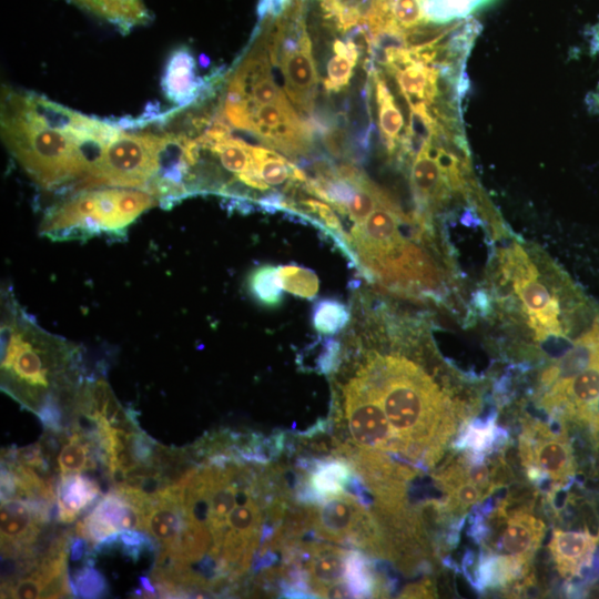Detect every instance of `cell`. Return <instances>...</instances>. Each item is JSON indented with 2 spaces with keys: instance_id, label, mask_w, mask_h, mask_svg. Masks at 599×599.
I'll use <instances>...</instances> for the list:
<instances>
[{
  "instance_id": "obj_1",
  "label": "cell",
  "mask_w": 599,
  "mask_h": 599,
  "mask_svg": "<svg viewBox=\"0 0 599 599\" xmlns=\"http://www.w3.org/2000/svg\"><path fill=\"white\" fill-rule=\"evenodd\" d=\"M343 329L339 367L383 409L398 456L412 463H435L453 434V403L414 361L384 353L362 312L353 304Z\"/></svg>"
},
{
  "instance_id": "obj_2",
  "label": "cell",
  "mask_w": 599,
  "mask_h": 599,
  "mask_svg": "<svg viewBox=\"0 0 599 599\" xmlns=\"http://www.w3.org/2000/svg\"><path fill=\"white\" fill-rule=\"evenodd\" d=\"M119 128L35 93L10 88L2 91V141L23 171L45 191L82 190Z\"/></svg>"
},
{
  "instance_id": "obj_3",
  "label": "cell",
  "mask_w": 599,
  "mask_h": 599,
  "mask_svg": "<svg viewBox=\"0 0 599 599\" xmlns=\"http://www.w3.org/2000/svg\"><path fill=\"white\" fill-rule=\"evenodd\" d=\"M2 308V390L34 414L50 397L71 409L84 378L79 347L41 328L14 298Z\"/></svg>"
},
{
  "instance_id": "obj_4",
  "label": "cell",
  "mask_w": 599,
  "mask_h": 599,
  "mask_svg": "<svg viewBox=\"0 0 599 599\" xmlns=\"http://www.w3.org/2000/svg\"><path fill=\"white\" fill-rule=\"evenodd\" d=\"M182 150V132L120 126L102 149L82 190L118 186L153 194L176 173Z\"/></svg>"
},
{
  "instance_id": "obj_5",
  "label": "cell",
  "mask_w": 599,
  "mask_h": 599,
  "mask_svg": "<svg viewBox=\"0 0 599 599\" xmlns=\"http://www.w3.org/2000/svg\"><path fill=\"white\" fill-rule=\"evenodd\" d=\"M159 204L148 191L101 186L70 193L44 214L40 233L55 241L125 237L142 213Z\"/></svg>"
},
{
  "instance_id": "obj_6",
  "label": "cell",
  "mask_w": 599,
  "mask_h": 599,
  "mask_svg": "<svg viewBox=\"0 0 599 599\" xmlns=\"http://www.w3.org/2000/svg\"><path fill=\"white\" fill-rule=\"evenodd\" d=\"M298 588L317 597L346 598L370 596L374 579L363 557L323 544H307L301 549Z\"/></svg>"
},
{
  "instance_id": "obj_7",
  "label": "cell",
  "mask_w": 599,
  "mask_h": 599,
  "mask_svg": "<svg viewBox=\"0 0 599 599\" xmlns=\"http://www.w3.org/2000/svg\"><path fill=\"white\" fill-rule=\"evenodd\" d=\"M501 265L505 276L512 281L514 291L537 336L540 339L562 336L559 300L538 280V271L525 251L519 245L505 251Z\"/></svg>"
},
{
  "instance_id": "obj_8",
  "label": "cell",
  "mask_w": 599,
  "mask_h": 599,
  "mask_svg": "<svg viewBox=\"0 0 599 599\" xmlns=\"http://www.w3.org/2000/svg\"><path fill=\"white\" fill-rule=\"evenodd\" d=\"M322 501L321 507L307 511L306 522L316 535L329 541L358 546L374 541L370 516L354 496L341 493Z\"/></svg>"
},
{
  "instance_id": "obj_9",
  "label": "cell",
  "mask_w": 599,
  "mask_h": 599,
  "mask_svg": "<svg viewBox=\"0 0 599 599\" xmlns=\"http://www.w3.org/2000/svg\"><path fill=\"white\" fill-rule=\"evenodd\" d=\"M521 455L532 479L547 477L561 481L572 474L573 459L567 439L542 426L524 435Z\"/></svg>"
},
{
  "instance_id": "obj_10",
  "label": "cell",
  "mask_w": 599,
  "mask_h": 599,
  "mask_svg": "<svg viewBox=\"0 0 599 599\" xmlns=\"http://www.w3.org/2000/svg\"><path fill=\"white\" fill-rule=\"evenodd\" d=\"M124 529L143 531V515L125 496L112 490L75 524L74 534L93 545Z\"/></svg>"
},
{
  "instance_id": "obj_11",
  "label": "cell",
  "mask_w": 599,
  "mask_h": 599,
  "mask_svg": "<svg viewBox=\"0 0 599 599\" xmlns=\"http://www.w3.org/2000/svg\"><path fill=\"white\" fill-rule=\"evenodd\" d=\"M375 85V99L377 104L378 129L384 146L389 156H394L399 163L413 159V148L408 140V126L405 116L396 102L385 78L379 70L369 68Z\"/></svg>"
},
{
  "instance_id": "obj_12",
  "label": "cell",
  "mask_w": 599,
  "mask_h": 599,
  "mask_svg": "<svg viewBox=\"0 0 599 599\" xmlns=\"http://www.w3.org/2000/svg\"><path fill=\"white\" fill-rule=\"evenodd\" d=\"M165 97L181 108L195 101L203 89V82L195 74L194 59L186 48H180L170 55L162 78Z\"/></svg>"
},
{
  "instance_id": "obj_13",
  "label": "cell",
  "mask_w": 599,
  "mask_h": 599,
  "mask_svg": "<svg viewBox=\"0 0 599 599\" xmlns=\"http://www.w3.org/2000/svg\"><path fill=\"white\" fill-rule=\"evenodd\" d=\"M545 531V525L530 514L518 511L508 520L501 535L500 546L511 558L528 565L538 549Z\"/></svg>"
},
{
  "instance_id": "obj_14",
  "label": "cell",
  "mask_w": 599,
  "mask_h": 599,
  "mask_svg": "<svg viewBox=\"0 0 599 599\" xmlns=\"http://www.w3.org/2000/svg\"><path fill=\"white\" fill-rule=\"evenodd\" d=\"M0 520L1 544L16 545L21 550L39 539L43 527L22 499L1 501Z\"/></svg>"
},
{
  "instance_id": "obj_15",
  "label": "cell",
  "mask_w": 599,
  "mask_h": 599,
  "mask_svg": "<svg viewBox=\"0 0 599 599\" xmlns=\"http://www.w3.org/2000/svg\"><path fill=\"white\" fill-rule=\"evenodd\" d=\"M596 538L589 532L555 530L549 544L551 555L562 576H575L588 566Z\"/></svg>"
},
{
  "instance_id": "obj_16",
  "label": "cell",
  "mask_w": 599,
  "mask_h": 599,
  "mask_svg": "<svg viewBox=\"0 0 599 599\" xmlns=\"http://www.w3.org/2000/svg\"><path fill=\"white\" fill-rule=\"evenodd\" d=\"M101 495L99 484L79 474L61 475L57 485L58 521L73 522Z\"/></svg>"
},
{
  "instance_id": "obj_17",
  "label": "cell",
  "mask_w": 599,
  "mask_h": 599,
  "mask_svg": "<svg viewBox=\"0 0 599 599\" xmlns=\"http://www.w3.org/2000/svg\"><path fill=\"white\" fill-rule=\"evenodd\" d=\"M83 10L129 31L149 20L143 0H69Z\"/></svg>"
},
{
  "instance_id": "obj_18",
  "label": "cell",
  "mask_w": 599,
  "mask_h": 599,
  "mask_svg": "<svg viewBox=\"0 0 599 599\" xmlns=\"http://www.w3.org/2000/svg\"><path fill=\"white\" fill-rule=\"evenodd\" d=\"M361 45L353 39L333 42V55L326 65L324 88L327 93H338L349 84L353 70L361 54Z\"/></svg>"
},
{
  "instance_id": "obj_19",
  "label": "cell",
  "mask_w": 599,
  "mask_h": 599,
  "mask_svg": "<svg viewBox=\"0 0 599 599\" xmlns=\"http://www.w3.org/2000/svg\"><path fill=\"white\" fill-rule=\"evenodd\" d=\"M352 479L348 466L338 460L321 461L307 479L311 498L324 500L327 497L343 493L344 487Z\"/></svg>"
},
{
  "instance_id": "obj_20",
  "label": "cell",
  "mask_w": 599,
  "mask_h": 599,
  "mask_svg": "<svg viewBox=\"0 0 599 599\" xmlns=\"http://www.w3.org/2000/svg\"><path fill=\"white\" fill-rule=\"evenodd\" d=\"M246 287L251 296L262 306L277 307L283 298V287L278 267L263 264L251 271L246 277Z\"/></svg>"
},
{
  "instance_id": "obj_21",
  "label": "cell",
  "mask_w": 599,
  "mask_h": 599,
  "mask_svg": "<svg viewBox=\"0 0 599 599\" xmlns=\"http://www.w3.org/2000/svg\"><path fill=\"white\" fill-rule=\"evenodd\" d=\"M498 0H426L427 18L435 23H450L470 18Z\"/></svg>"
},
{
  "instance_id": "obj_22",
  "label": "cell",
  "mask_w": 599,
  "mask_h": 599,
  "mask_svg": "<svg viewBox=\"0 0 599 599\" xmlns=\"http://www.w3.org/2000/svg\"><path fill=\"white\" fill-rule=\"evenodd\" d=\"M351 319V308L334 298L317 301L312 311V323L321 335H335L343 331Z\"/></svg>"
},
{
  "instance_id": "obj_23",
  "label": "cell",
  "mask_w": 599,
  "mask_h": 599,
  "mask_svg": "<svg viewBox=\"0 0 599 599\" xmlns=\"http://www.w3.org/2000/svg\"><path fill=\"white\" fill-rule=\"evenodd\" d=\"M253 153L258 163L261 176L270 187L281 186L286 182L290 185L295 184L293 181V162L265 146L253 145Z\"/></svg>"
},
{
  "instance_id": "obj_24",
  "label": "cell",
  "mask_w": 599,
  "mask_h": 599,
  "mask_svg": "<svg viewBox=\"0 0 599 599\" xmlns=\"http://www.w3.org/2000/svg\"><path fill=\"white\" fill-rule=\"evenodd\" d=\"M283 291L303 298H314L318 292V278L316 274L300 265L278 266Z\"/></svg>"
},
{
  "instance_id": "obj_25",
  "label": "cell",
  "mask_w": 599,
  "mask_h": 599,
  "mask_svg": "<svg viewBox=\"0 0 599 599\" xmlns=\"http://www.w3.org/2000/svg\"><path fill=\"white\" fill-rule=\"evenodd\" d=\"M70 578L71 589L74 596L81 598H101L108 592L104 577L91 565L79 569Z\"/></svg>"
},
{
  "instance_id": "obj_26",
  "label": "cell",
  "mask_w": 599,
  "mask_h": 599,
  "mask_svg": "<svg viewBox=\"0 0 599 599\" xmlns=\"http://www.w3.org/2000/svg\"><path fill=\"white\" fill-rule=\"evenodd\" d=\"M142 531V530H141ZM136 529H124L118 532V546L129 558L136 561L145 550L155 552V540Z\"/></svg>"
},
{
  "instance_id": "obj_27",
  "label": "cell",
  "mask_w": 599,
  "mask_h": 599,
  "mask_svg": "<svg viewBox=\"0 0 599 599\" xmlns=\"http://www.w3.org/2000/svg\"><path fill=\"white\" fill-rule=\"evenodd\" d=\"M156 445L154 439L139 430L130 434L128 447L139 464L153 466Z\"/></svg>"
},
{
  "instance_id": "obj_28",
  "label": "cell",
  "mask_w": 599,
  "mask_h": 599,
  "mask_svg": "<svg viewBox=\"0 0 599 599\" xmlns=\"http://www.w3.org/2000/svg\"><path fill=\"white\" fill-rule=\"evenodd\" d=\"M322 133L323 142L326 150L335 158H345L348 154V138L344 128L338 125H324Z\"/></svg>"
},
{
  "instance_id": "obj_29",
  "label": "cell",
  "mask_w": 599,
  "mask_h": 599,
  "mask_svg": "<svg viewBox=\"0 0 599 599\" xmlns=\"http://www.w3.org/2000/svg\"><path fill=\"white\" fill-rule=\"evenodd\" d=\"M494 439V426H471L465 435L464 445L469 446L476 451L484 450Z\"/></svg>"
},
{
  "instance_id": "obj_30",
  "label": "cell",
  "mask_w": 599,
  "mask_h": 599,
  "mask_svg": "<svg viewBox=\"0 0 599 599\" xmlns=\"http://www.w3.org/2000/svg\"><path fill=\"white\" fill-rule=\"evenodd\" d=\"M18 487L13 474L1 465V501L17 499Z\"/></svg>"
},
{
  "instance_id": "obj_31",
  "label": "cell",
  "mask_w": 599,
  "mask_h": 599,
  "mask_svg": "<svg viewBox=\"0 0 599 599\" xmlns=\"http://www.w3.org/2000/svg\"><path fill=\"white\" fill-rule=\"evenodd\" d=\"M88 544H90L87 539L82 537H78L77 539H73L70 542L69 551H70V559L72 561H79L83 559L85 555H89L93 551V548L87 554Z\"/></svg>"
},
{
  "instance_id": "obj_32",
  "label": "cell",
  "mask_w": 599,
  "mask_h": 599,
  "mask_svg": "<svg viewBox=\"0 0 599 599\" xmlns=\"http://www.w3.org/2000/svg\"><path fill=\"white\" fill-rule=\"evenodd\" d=\"M595 47L599 49V26L595 28ZM595 104L599 108V91L593 95Z\"/></svg>"
}]
</instances>
